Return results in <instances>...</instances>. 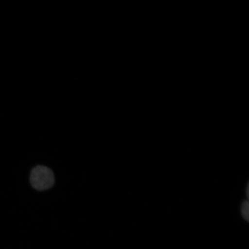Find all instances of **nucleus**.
Listing matches in <instances>:
<instances>
[{
	"label": "nucleus",
	"instance_id": "obj_1",
	"mask_svg": "<svg viewBox=\"0 0 249 249\" xmlns=\"http://www.w3.org/2000/svg\"><path fill=\"white\" fill-rule=\"evenodd\" d=\"M31 185L39 191L51 188L54 183V176L48 167L38 166L31 171L30 178Z\"/></svg>",
	"mask_w": 249,
	"mask_h": 249
},
{
	"label": "nucleus",
	"instance_id": "obj_2",
	"mask_svg": "<svg viewBox=\"0 0 249 249\" xmlns=\"http://www.w3.org/2000/svg\"><path fill=\"white\" fill-rule=\"evenodd\" d=\"M241 212L242 217L248 222L249 219V203L248 201L245 200L242 202Z\"/></svg>",
	"mask_w": 249,
	"mask_h": 249
},
{
	"label": "nucleus",
	"instance_id": "obj_3",
	"mask_svg": "<svg viewBox=\"0 0 249 249\" xmlns=\"http://www.w3.org/2000/svg\"><path fill=\"white\" fill-rule=\"evenodd\" d=\"M249 184H248V185L247 186V195L248 198H249Z\"/></svg>",
	"mask_w": 249,
	"mask_h": 249
}]
</instances>
